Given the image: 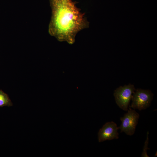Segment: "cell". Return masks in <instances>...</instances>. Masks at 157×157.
<instances>
[{
    "mask_svg": "<svg viewBox=\"0 0 157 157\" xmlns=\"http://www.w3.org/2000/svg\"><path fill=\"white\" fill-rule=\"evenodd\" d=\"M149 132L147 133V138L145 142L144 145L143 149V151L142 153L141 156L142 157H149V156L147 155V149H149V148L148 147V145L149 142V138L148 134Z\"/></svg>",
    "mask_w": 157,
    "mask_h": 157,
    "instance_id": "obj_7",
    "label": "cell"
},
{
    "mask_svg": "<svg viewBox=\"0 0 157 157\" xmlns=\"http://www.w3.org/2000/svg\"><path fill=\"white\" fill-rule=\"evenodd\" d=\"M136 89L130 83L120 86L114 91V96L117 105L121 109L127 111L131 100L132 94Z\"/></svg>",
    "mask_w": 157,
    "mask_h": 157,
    "instance_id": "obj_2",
    "label": "cell"
},
{
    "mask_svg": "<svg viewBox=\"0 0 157 157\" xmlns=\"http://www.w3.org/2000/svg\"><path fill=\"white\" fill-rule=\"evenodd\" d=\"M127 110V112L120 118L121 124L119 128L121 132H124L127 135H132L135 132L140 116L138 113L131 107Z\"/></svg>",
    "mask_w": 157,
    "mask_h": 157,
    "instance_id": "obj_4",
    "label": "cell"
},
{
    "mask_svg": "<svg viewBox=\"0 0 157 157\" xmlns=\"http://www.w3.org/2000/svg\"><path fill=\"white\" fill-rule=\"evenodd\" d=\"M13 104L8 96L1 90H0V107L10 106Z\"/></svg>",
    "mask_w": 157,
    "mask_h": 157,
    "instance_id": "obj_6",
    "label": "cell"
},
{
    "mask_svg": "<svg viewBox=\"0 0 157 157\" xmlns=\"http://www.w3.org/2000/svg\"><path fill=\"white\" fill-rule=\"evenodd\" d=\"M119 127L113 122L106 123L100 129L98 133L99 142L107 140L117 139L119 138L118 130Z\"/></svg>",
    "mask_w": 157,
    "mask_h": 157,
    "instance_id": "obj_5",
    "label": "cell"
},
{
    "mask_svg": "<svg viewBox=\"0 0 157 157\" xmlns=\"http://www.w3.org/2000/svg\"><path fill=\"white\" fill-rule=\"evenodd\" d=\"M52 15L48 32L60 42L70 44L77 34L88 28L89 23L72 0H49Z\"/></svg>",
    "mask_w": 157,
    "mask_h": 157,
    "instance_id": "obj_1",
    "label": "cell"
},
{
    "mask_svg": "<svg viewBox=\"0 0 157 157\" xmlns=\"http://www.w3.org/2000/svg\"><path fill=\"white\" fill-rule=\"evenodd\" d=\"M153 96L149 90L136 89L132 94L131 107L140 110L146 109L151 105Z\"/></svg>",
    "mask_w": 157,
    "mask_h": 157,
    "instance_id": "obj_3",
    "label": "cell"
}]
</instances>
